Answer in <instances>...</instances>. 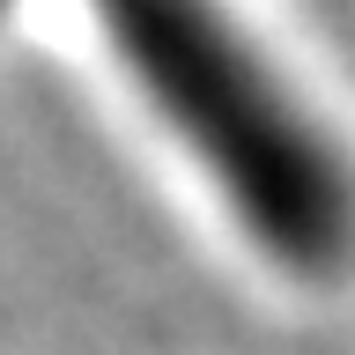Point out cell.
Instances as JSON below:
<instances>
[{
    "instance_id": "obj_1",
    "label": "cell",
    "mask_w": 355,
    "mask_h": 355,
    "mask_svg": "<svg viewBox=\"0 0 355 355\" xmlns=\"http://www.w3.org/2000/svg\"><path fill=\"white\" fill-rule=\"evenodd\" d=\"M104 15L141 89L237 200L252 237L288 266L340 259L355 230L348 178L215 0H104Z\"/></svg>"
}]
</instances>
